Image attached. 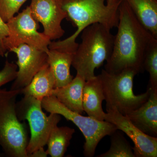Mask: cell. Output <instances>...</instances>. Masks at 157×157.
<instances>
[{
    "label": "cell",
    "mask_w": 157,
    "mask_h": 157,
    "mask_svg": "<svg viewBox=\"0 0 157 157\" xmlns=\"http://www.w3.org/2000/svg\"><path fill=\"white\" fill-rule=\"evenodd\" d=\"M137 74L135 70L130 69L117 73L102 70L99 76L106 102V109L115 108L121 114L125 115L147 101L151 90L149 85L143 94L136 95L133 92L134 77Z\"/></svg>",
    "instance_id": "5b68a950"
},
{
    "label": "cell",
    "mask_w": 157,
    "mask_h": 157,
    "mask_svg": "<svg viewBox=\"0 0 157 157\" xmlns=\"http://www.w3.org/2000/svg\"><path fill=\"white\" fill-rule=\"evenodd\" d=\"M21 93V89H0V146L7 157H29L27 126L18 120L15 108Z\"/></svg>",
    "instance_id": "277c9868"
},
{
    "label": "cell",
    "mask_w": 157,
    "mask_h": 157,
    "mask_svg": "<svg viewBox=\"0 0 157 157\" xmlns=\"http://www.w3.org/2000/svg\"><path fill=\"white\" fill-rule=\"evenodd\" d=\"M105 0H63V8L67 19L77 28L70 36L63 40L51 42L49 49L74 54L78 44L77 37L82 32L93 24H101L110 29L117 27L119 5L109 6Z\"/></svg>",
    "instance_id": "7a4b0ae2"
},
{
    "label": "cell",
    "mask_w": 157,
    "mask_h": 157,
    "mask_svg": "<svg viewBox=\"0 0 157 157\" xmlns=\"http://www.w3.org/2000/svg\"><path fill=\"white\" fill-rule=\"evenodd\" d=\"M110 136V148L98 157H135L133 147L119 130H116Z\"/></svg>",
    "instance_id": "d6986e66"
},
{
    "label": "cell",
    "mask_w": 157,
    "mask_h": 157,
    "mask_svg": "<svg viewBox=\"0 0 157 157\" xmlns=\"http://www.w3.org/2000/svg\"><path fill=\"white\" fill-rule=\"evenodd\" d=\"M143 67L149 73V85L157 88V39L155 38L152 39L147 49Z\"/></svg>",
    "instance_id": "ffe728a7"
},
{
    "label": "cell",
    "mask_w": 157,
    "mask_h": 157,
    "mask_svg": "<svg viewBox=\"0 0 157 157\" xmlns=\"http://www.w3.org/2000/svg\"><path fill=\"white\" fill-rule=\"evenodd\" d=\"M137 20L157 39V0H124Z\"/></svg>",
    "instance_id": "2e32d148"
},
{
    "label": "cell",
    "mask_w": 157,
    "mask_h": 157,
    "mask_svg": "<svg viewBox=\"0 0 157 157\" xmlns=\"http://www.w3.org/2000/svg\"><path fill=\"white\" fill-rule=\"evenodd\" d=\"M9 29L7 23L5 22L0 16V56L4 57L8 54L5 48V40L9 36Z\"/></svg>",
    "instance_id": "603a6c76"
},
{
    "label": "cell",
    "mask_w": 157,
    "mask_h": 157,
    "mask_svg": "<svg viewBox=\"0 0 157 157\" xmlns=\"http://www.w3.org/2000/svg\"><path fill=\"white\" fill-rule=\"evenodd\" d=\"M105 100L101 78L99 75L86 81L82 94L83 111L88 116L99 121H105L106 113L102 108Z\"/></svg>",
    "instance_id": "4fadbf2b"
},
{
    "label": "cell",
    "mask_w": 157,
    "mask_h": 157,
    "mask_svg": "<svg viewBox=\"0 0 157 157\" xmlns=\"http://www.w3.org/2000/svg\"><path fill=\"white\" fill-rule=\"evenodd\" d=\"M28 0H0V16L5 22L14 17Z\"/></svg>",
    "instance_id": "44dd1931"
},
{
    "label": "cell",
    "mask_w": 157,
    "mask_h": 157,
    "mask_svg": "<svg viewBox=\"0 0 157 157\" xmlns=\"http://www.w3.org/2000/svg\"><path fill=\"white\" fill-rule=\"evenodd\" d=\"M124 116L141 132L149 136L157 137V88L151 87L147 101L137 109Z\"/></svg>",
    "instance_id": "7c38bea8"
},
{
    "label": "cell",
    "mask_w": 157,
    "mask_h": 157,
    "mask_svg": "<svg viewBox=\"0 0 157 157\" xmlns=\"http://www.w3.org/2000/svg\"><path fill=\"white\" fill-rule=\"evenodd\" d=\"M31 14L34 19L42 24L43 33L51 41L61 38L65 34L62 27L67 14L63 8V0H31Z\"/></svg>",
    "instance_id": "9c48e42d"
},
{
    "label": "cell",
    "mask_w": 157,
    "mask_h": 157,
    "mask_svg": "<svg viewBox=\"0 0 157 157\" xmlns=\"http://www.w3.org/2000/svg\"><path fill=\"white\" fill-rule=\"evenodd\" d=\"M9 52L16 54L17 76L10 90H21L29 84L34 76L45 65L48 64L47 53L26 44L11 48Z\"/></svg>",
    "instance_id": "30bf717a"
},
{
    "label": "cell",
    "mask_w": 157,
    "mask_h": 157,
    "mask_svg": "<svg viewBox=\"0 0 157 157\" xmlns=\"http://www.w3.org/2000/svg\"><path fill=\"white\" fill-rule=\"evenodd\" d=\"M118 11L117 32L114 36L112 54L104 70L117 73L130 69L138 74L144 70L145 52L155 38L140 24L124 0L120 4Z\"/></svg>",
    "instance_id": "6da1fadb"
},
{
    "label": "cell",
    "mask_w": 157,
    "mask_h": 157,
    "mask_svg": "<svg viewBox=\"0 0 157 157\" xmlns=\"http://www.w3.org/2000/svg\"><path fill=\"white\" fill-rule=\"evenodd\" d=\"M16 112L20 121L29 122L31 137L26 149L29 157L47 144L51 131L57 126L61 117L56 113L47 116L42 110V101L31 96H25L16 103Z\"/></svg>",
    "instance_id": "52a82bcc"
},
{
    "label": "cell",
    "mask_w": 157,
    "mask_h": 157,
    "mask_svg": "<svg viewBox=\"0 0 157 157\" xmlns=\"http://www.w3.org/2000/svg\"><path fill=\"white\" fill-rule=\"evenodd\" d=\"M47 154L45 151L44 148L39 149L37 151H35L31 155V157H47Z\"/></svg>",
    "instance_id": "cb8c5ba5"
},
{
    "label": "cell",
    "mask_w": 157,
    "mask_h": 157,
    "mask_svg": "<svg viewBox=\"0 0 157 157\" xmlns=\"http://www.w3.org/2000/svg\"><path fill=\"white\" fill-rule=\"evenodd\" d=\"M46 53L48 65L55 79V88L67 85L73 78L70 71L73 54L49 49Z\"/></svg>",
    "instance_id": "9a60e30c"
},
{
    "label": "cell",
    "mask_w": 157,
    "mask_h": 157,
    "mask_svg": "<svg viewBox=\"0 0 157 157\" xmlns=\"http://www.w3.org/2000/svg\"><path fill=\"white\" fill-rule=\"evenodd\" d=\"M42 108L50 113H56L73 122L84 135L85 142L83 149L85 156L92 157L101 140L110 136L117 130L113 124L106 121H99L73 112L62 104L55 97L48 96L42 101Z\"/></svg>",
    "instance_id": "8992f818"
},
{
    "label": "cell",
    "mask_w": 157,
    "mask_h": 157,
    "mask_svg": "<svg viewBox=\"0 0 157 157\" xmlns=\"http://www.w3.org/2000/svg\"><path fill=\"white\" fill-rule=\"evenodd\" d=\"M110 30L97 23L82 32L81 42L73 54L72 66L86 81L94 77L95 69L111 56L114 36Z\"/></svg>",
    "instance_id": "3957f363"
},
{
    "label": "cell",
    "mask_w": 157,
    "mask_h": 157,
    "mask_svg": "<svg viewBox=\"0 0 157 157\" xmlns=\"http://www.w3.org/2000/svg\"><path fill=\"white\" fill-rule=\"evenodd\" d=\"M75 132L74 129L70 127H55L46 144L48 149L45 151L47 155L52 157H63Z\"/></svg>",
    "instance_id": "ac0fdd59"
},
{
    "label": "cell",
    "mask_w": 157,
    "mask_h": 157,
    "mask_svg": "<svg viewBox=\"0 0 157 157\" xmlns=\"http://www.w3.org/2000/svg\"><path fill=\"white\" fill-rule=\"evenodd\" d=\"M17 65L6 61L4 67L0 70V87L13 81L17 76Z\"/></svg>",
    "instance_id": "7402d4cb"
},
{
    "label": "cell",
    "mask_w": 157,
    "mask_h": 157,
    "mask_svg": "<svg viewBox=\"0 0 157 157\" xmlns=\"http://www.w3.org/2000/svg\"><path fill=\"white\" fill-rule=\"evenodd\" d=\"M105 121L113 124L133 141V152L135 157H157V138L146 135L135 126L125 116L115 108L106 109Z\"/></svg>",
    "instance_id": "8fae6325"
},
{
    "label": "cell",
    "mask_w": 157,
    "mask_h": 157,
    "mask_svg": "<svg viewBox=\"0 0 157 157\" xmlns=\"http://www.w3.org/2000/svg\"><path fill=\"white\" fill-rule=\"evenodd\" d=\"M86 80L76 74L70 83L63 87L54 89L50 95L53 96L68 109L82 114V94Z\"/></svg>",
    "instance_id": "5bb4252c"
},
{
    "label": "cell",
    "mask_w": 157,
    "mask_h": 157,
    "mask_svg": "<svg viewBox=\"0 0 157 157\" xmlns=\"http://www.w3.org/2000/svg\"><path fill=\"white\" fill-rule=\"evenodd\" d=\"M9 34L4 43L9 52L11 48L21 44H26L47 52L50 39L42 33L38 32L39 27L31 14L30 8L26 9L7 22Z\"/></svg>",
    "instance_id": "ba28073f"
},
{
    "label": "cell",
    "mask_w": 157,
    "mask_h": 157,
    "mask_svg": "<svg viewBox=\"0 0 157 157\" xmlns=\"http://www.w3.org/2000/svg\"><path fill=\"white\" fill-rule=\"evenodd\" d=\"M122 0H107V5L109 6H114L120 4Z\"/></svg>",
    "instance_id": "d4e9b609"
},
{
    "label": "cell",
    "mask_w": 157,
    "mask_h": 157,
    "mask_svg": "<svg viewBox=\"0 0 157 157\" xmlns=\"http://www.w3.org/2000/svg\"><path fill=\"white\" fill-rule=\"evenodd\" d=\"M55 88V79L48 64L35 75L29 84L21 89V94L42 101L45 97L50 96Z\"/></svg>",
    "instance_id": "e0dca14e"
}]
</instances>
